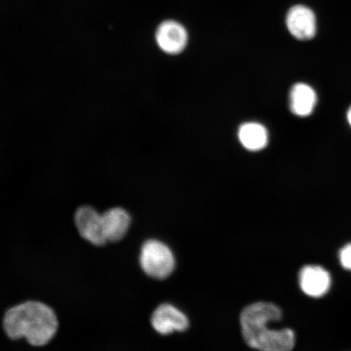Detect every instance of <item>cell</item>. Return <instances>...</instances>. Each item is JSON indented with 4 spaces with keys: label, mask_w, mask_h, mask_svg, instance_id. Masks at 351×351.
Returning a JSON list of instances; mask_svg holds the SVG:
<instances>
[{
    "label": "cell",
    "mask_w": 351,
    "mask_h": 351,
    "mask_svg": "<svg viewBox=\"0 0 351 351\" xmlns=\"http://www.w3.org/2000/svg\"><path fill=\"white\" fill-rule=\"evenodd\" d=\"M282 318V311L271 302H258L245 307L240 322L245 343L260 351H291L296 342L295 332L269 328L271 322Z\"/></svg>",
    "instance_id": "cell-1"
},
{
    "label": "cell",
    "mask_w": 351,
    "mask_h": 351,
    "mask_svg": "<svg viewBox=\"0 0 351 351\" xmlns=\"http://www.w3.org/2000/svg\"><path fill=\"white\" fill-rule=\"evenodd\" d=\"M3 326L12 340L25 339L30 345L43 346L54 339L59 322L51 306L39 301H27L7 311Z\"/></svg>",
    "instance_id": "cell-2"
},
{
    "label": "cell",
    "mask_w": 351,
    "mask_h": 351,
    "mask_svg": "<svg viewBox=\"0 0 351 351\" xmlns=\"http://www.w3.org/2000/svg\"><path fill=\"white\" fill-rule=\"evenodd\" d=\"M139 261L144 273L156 279L168 278L175 267L173 252L158 240H148L143 244Z\"/></svg>",
    "instance_id": "cell-3"
},
{
    "label": "cell",
    "mask_w": 351,
    "mask_h": 351,
    "mask_svg": "<svg viewBox=\"0 0 351 351\" xmlns=\"http://www.w3.org/2000/svg\"><path fill=\"white\" fill-rule=\"evenodd\" d=\"M74 221L79 234L83 239L96 247L108 243L104 234L102 214L93 208L83 206L77 210Z\"/></svg>",
    "instance_id": "cell-4"
},
{
    "label": "cell",
    "mask_w": 351,
    "mask_h": 351,
    "mask_svg": "<svg viewBox=\"0 0 351 351\" xmlns=\"http://www.w3.org/2000/svg\"><path fill=\"white\" fill-rule=\"evenodd\" d=\"M298 282L306 296L322 298L330 291L332 285L331 274L319 265H307L298 274Z\"/></svg>",
    "instance_id": "cell-5"
},
{
    "label": "cell",
    "mask_w": 351,
    "mask_h": 351,
    "mask_svg": "<svg viewBox=\"0 0 351 351\" xmlns=\"http://www.w3.org/2000/svg\"><path fill=\"white\" fill-rule=\"evenodd\" d=\"M156 42L160 49L169 55L181 53L188 43V34L184 26L175 21L162 22L156 32Z\"/></svg>",
    "instance_id": "cell-6"
},
{
    "label": "cell",
    "mask_w": 351,
    "mask_h": 351,
    "mask_svg": "<svg viewBox=\"0 0 351 351\" xmlns=\"http://www.w3.org/2000/svg\"><path fill=\"white\" fill-rule=\"evenodd\" d=\"M287 25L289 33L298 40H309L317 34V17L306 6L292 7L287 16Z\"/></svg>",
    "instance_id": "cell-7"
},
{
    "label": "cell",
    "mask_w": 351,
    "mask_h": 351,
    "mask_svg": "<svg viewBox=\"0 0 351 351\" xmlns=\"http://www.w3.org/2000/svg\"><path fill=\"white\" fill-rule=\"evenodd\" d=\"M152 327L162 335H168L175 331L186 330L188 319L181 311L170 304L157 307L152 317Z\"/></svg>",
    "instance_id": "cell-8"
},
{
    "label": "cell",
    "mask_w": 351,
    "mask_h": 351,
    "mask_svg": "<svg viewBox=\"0 0 351 351\" xmlns=\"http://www.w3.org/2000/svg\"><path fill=\"white\" fill-rule=\"evenodd\" d=\"M317 104V92L306 83H297L289 92V108L293 115L306 117L311 115Z\"/></svg>",
    "instance_id": "cell-9"
},
{
    "label": "cell",
    "mask_w": 351,
    "mask_h": 351,
    "mask_svg": "<svg viewBox=\"0 0 351 351\" xmlns=\"http://www.w3.org/2000/svg\"><path fill=\"white\" fill-rule=\"evenodd\" d=\"M104 234L108 243H117L128 232L131 218L125 209L114 208L102 214Z\"/></svg>",
    "instance_id": "cell-10"
},
{
    "label": "cell",
    "mask_w": 351,
    "mask_h": 351,
    "mask_svg": "<svg viewBox=\"0 0 351 351\" xmlns=\"http://www.w3.org/2000/svg\"><path fill=\"white\" fill-rule=\"evenodd\" d=\"M238 136L241 144L248 151H261L269 143V133L260 123H244L240 126Z\"/></svg>",
    "instance_id": "cell-11"
},
{
    "label": "cell",
    "mask_w": 351,
    "mask_h": 351,
    "mask_svg": "<svg viewBox=\"0 0 351 351\" xmlns=\"http://www.w3.org/2000/svg\"><path fill=\"white\" fill-rule=\"evenodd\" d=\"M339 261L342 269L351 273V241L339 250Z\"/></svg>",
    "instance_id": "cell-12"
},
{
    "label": "cell",
    "mask_w": 351,
    "mask_h": 351,
    "mask_svg": "<svg viewBox=\"0 0 351 351\" xmlns=\"http://www.w3.org/2000/svg\"><path fill=\"white\" fill-rule=\"evenodd\" d=\"M348 121L349 122L350 125L351 126V107L348 110Z\"/></svg>",
    "instance_id": "cell-13"
}]
</instances>
